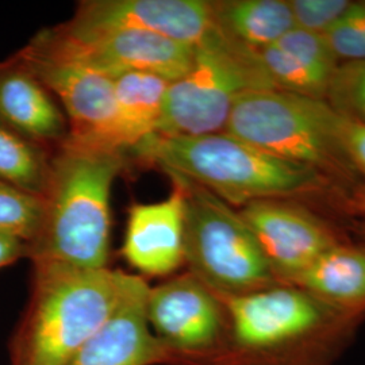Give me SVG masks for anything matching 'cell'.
Masks as SVG:
<instances>
[{"instance_id": "6da1fadb", "label": "cell", "mask_w": 365, "mask_h": 365, "mask_svg": "<svg viewBox=\"0 0 365 365\" xmlns=\"http://www.w3.org/2000/svg\"><path fill=\"white\" fill-rule=\"evenodd\" d=\"M123 152L66 138L51 160L45 215L26 257L81 269L107 268L111 188L125 168Z\"/></svg>"}, {"instance_id": "7a4b0ae2", "label": "cell", "mask_w": 365, "mask_h": 365, "mask_svg": "<svg viewBox=\"0 0 365 365\" xmlns=\"http://www.w3.org/2000/svg\"><path fill=\"white\" fill-rule=\"evenodd\" d=\"M129 153L144 165L196 182L233 207L313 194L327 182L318 172L272 156L226 131L153 134Z\"/></svg>"}, {"instance_id": "3957f363", "label": "cell", "mask_w": 365, "mask_h": 365, "mask_svg": "<svg viewBox=\"0 0 365 365\" xmlns=\"http://www.w3.org/2000/svg\"><path fill=\"white\" fill-rule=\"evenodd\" d=\"M128 274L36 262L31 295L10 344L11 365H69L117 309Z\"/></svg>"}, {"instance_id": "277c9868", "label": "cell", "mask_w": 365, "mask_h": 365, "mask_svg": "<svg viewBox=\"0 0 365 365\" xmlns=\"http://www.w3.org/2000/svg\"><path fill=\"white\" fill-rule=\"evenodd\" d=\"M345 125L327 101L267 90L240 98L223 131L325 179L353 182L360 173L345 148Z\"/></svg>"}, {"instance_id": "5b68a950", "label": "cell", "mask_w": 365, "mask_h": 365, "mask_svg": "<svg viewBox=\"0 0 365 365\" xmlns=\"http://www.w3.org/2000/svg\"><path fill=\"white\" fill-rule=\"evenodd\" d=\"M267 90L274 87L260 53L214 26L195 45L188 72L170 83L156 134L203 135L223 131L240 98Z\"/></svg>"}, {"instance_id": "8992f818", "label": "cell", "mask_w": 365, "mask_h": 365, "mask_svg": "<svg viewBox=\"0 0 365 365\" xmlns=\"http://www.w3.org/2000/svg\"><path fill=\"white\" fill-rule=\"evenodd\" d=\"M184 190V259L220 299L279 284L241 212L178 175Z\"/></svg>"}, {"instance_id": "52a82bcc", "label": "cell", "mask_w": 365, "mask_h": 365, "mask_svg": "<svg viewBox=\"0 0 365 365\" xmlns=\"http://www.w3.org/2000/svg\"><path fill=\"white\" fill-rule=\"evenodd\" d=\"M29 46L92 66L117 78L144 72L168 80L182 78L192 66L195 46L133 30H93L68 24L39 31Z\"/></svg>"}, {"instance_id": "ba28073f", "label": "cell", "mask_w": 365, "mask_h": 365, "mask_svg": "<svg viewBox=\"0 0 365 365\" xmlns=\"http://www.w3.org/2000/svg\"><path fill=\"white\" fill-rule=\"evenodd\" d=\"M16 58L49 90L69 125V140L118 150L113 138L115 78L27 45ZM120 152V150H119Z\"/></svg>"}, {"instance_id": "9c48e42d", "label": "cell", "mask_w": 365, "mask_h": 365, "mask_svg": "<svg viewBox=\"0 0 365 365\" xmlns=\"http://www.w3.org/2000/svg\"><path fill=\"white\" fill-rule=\"evenodd\" d=\"M235 339L248 349H274L309 336L327 318V304L295 286L221 298Z\"/></svg>"}, {"instance_id": "30bf717a", "label": "cell", "mask_w": 365, "mask_h": 365, "mask_svg": "<svg viewBox=\"0 0 365 365\" xmlns=\"http://www.w3.org/2000/svg\"><path fill=\"white\" fill-rule=\"evenodd\" d=\"M240 212L279 283L289 284L319 256L339 244L315 215L279 199L250 203Z\"/></svg>"}, {"instance_id": "8fae6325", "label": "cell", "mask_w": 365, "mask_h": 365, "mask_svg": "<svg viewBox=\"0 0 365 365\" xmlns=\"http://www.w3.org/2000/svg\"><path fill=\"white\" fill-rule=\"evenodd\" d=\"M68 25L93 30H133L195 46L214 27L206 0H87Z\"/></svg>"}, {"instance_id": "7c38bea8", "label": "cell", "mask_w": 365, "mask_h": 365, "mask_svg": "<svg viewBox=\"0 0 365 365\" xmlns=\"http://www.w3.org/2000/svg\"><path fill=\"white\" fill-rule=\"evenodd\" d=\"M222 307L220 298L188 272L149 288L146 314L152 331L170 351L196 352L218 339Z\"/></svg>"}, {"instance_id": "4fadbf2b", "label": "cell", "mask_w": 365, "mask_h": 365, "mask_svg": "<svg viewBox=\"0 0 365 365\" xmlns=\"http://www.w3.org/2000/svg\"><path fill=\"white\" fill-rule=\"evenodd\" d=\"M149 286L128 274L122 298L103 327L69 365H155L170 359V348L157 339L148 322Z\"/></svg>"}, {"instance_id": "5bb4252c", "label": "cell", "mask_w": 365, "mask_h": 365, "mask_svg": "<svg viewBox=\"0 0 365 365\" xmlns=\"http://www.w3.org/2000/svg\"><path fill=\"white\" fill-rule=\"evenodd\" d=\"M172 180L170 195L156 203H134L122 245L125 260L148 276H167L178 271L184 259V190Z\"/></svg>"}, {"instance_id": "9a60e30c", "label": "cell", "mask_w": 365, "mask_h": 365, "mask_svg": "<svg viewBox=\"0 0 365 365\" xmlns=\"http://www.w3.org/2000/svg\"><path fill=\"white\" fill-rule=\"evenodd\" d=\"M49 90L16 57L0 66V119L29 140L60 146L69 137L63 108Z\"/></svg>"}, {"instance_id": "2e32d148", "label": "cell", "mask_w": 365, "mask_h": 365, "mask_svg": "<svg viewBox=\"0 0 365 365\" xmlns=\"http://www.w3.org/2000/svg\"><path fill=\"white\" fill-rule=\"evenodd\" d=\"M259 53L274 90L327 101L341 63L325 36L294 27Z\"/></svg>"}, {"instance_id": "e0dca14e", "label": "cell", "mask_w": 365, "mask_h": 365, "mask_svg": "<svg viewBox=\"0 0 365 365\" xmlns=\"http://www.w3.org/2000/svg\"><path fill=\"white\" fill-rule=\"evenodd\" d=\"M170 81L144 72H126L115 78L113 138L125 155L156 134L164 114Z\"/></svg>"}, {"instance_id": "ac0fdd59", "label": "cell", "mask_w": 365, "mask_h": 365, "mask_svg": "<svg viewBox=\"0 0 365 365\" xmlns=\"http://www.w3.org/2000/svg\"><path fill=\"white\" fill-rule=\"evenodd\" d=\"M289 284L330 309H365V249L337 244Z\"/></svg>"}, {"instance_id": "d6986e66", "label": "cell", "mask_w": 365, "mask_h": 365, "mask_svg": "<svg viewBox=\"0 0 365 365\" xmlns=\"http://www.w3.org/2000/svg\"><path fill=\"white\" fill-rule=\"evenodd\" d=\"M211 10L214 26L256 52L295 27L288 0H218Z\"/></svg>"}, {"instance_id": "ffe728a7", "label": "cell", "mask_w": 365, "mask_h": 365, "mask_svg": "<svg viewBox=\"0 0 365 365\" xmlns=\"http://www.w3.org/2000/svg\"><path fill=\"white\" fill-rule=\"evenodd\" d=\"M51 160L48 148L29 140L0 119V182L43 196Z\"/></svg>"}, {"instance_id": "44dd1931", "label": "cell", "mask_w": 365, "mask_h": 365, "mask_svg": "<svg viewBox=\"0 0 365 365\" xmlns=\"http://www.w3.org/2000/svg\"><path fill=\"white\" fill-rule=\"evenodd\" d=\"M45 215L43 196L0 182V235L27 245L38 235Z\"/></svg>"}, {"instance_id": "7402d4cb", "label": "cell", "mask_w": 365, "mask_h": 365, "mask_svg": "<svg viewBox=\"0 0 365 365\" xmlns=\"http://www.w3.org/2000/svg\"><path fill=\"white\" fill-rule=\"evenodd\" d=\"M327 101L341 115L365 122V60L339 64Z\"/></svg>"}, {"instance_id": "603a6c76", "label": "cell", "mask_w": 365, "mask_h": 365, "mask_svg": "<svg viewBox=\"0 0 365 365\" xmlns=\"http://www.w3.org/2000/svg\"><path fill=\"white\" fill-rule=\"evenodd\" d=\"M339 63L365 60V1H353L339 24L325 34Z\"/></svg>"}, {"instance_id": "cb8c5ba5", "label": "cell", "mask_w": 365, "mask_h": 365, "mask_svg": "<svg viewBox=\"0 0 365 365\" xmlns=\"http://www.w3.org/2000/svg\"><path fill=\"white\" fill-rule=\"evenodd\" d=\"M297 29L325 36L351 9L349 0H288Z\"/></svg>"}, {"instance_id": "d4e9b609", "label": "cell", "mask_w": 365, "mask_h": 365, "mask_svg": "<svg viewBox=\"0 0 365 365\" xmlns=\"http://www.w3.org/2000/svg\"><path fill=\"white\" fill-rule=\"evenodd\" d=\"M344 141L353 167L365 176V122L346 118Z\"/></svg>"}, {"instance_id": "484cf974", "label": "cell", "mask_w": 365, "mask_h": 365, "mask_svg": "<svg viewBox=\"0 0 365 365\" xmlns=\"http://www.w3.org/2000/svg\"><path fill=\"white\" fill-rule=\"evenodd\" d=\"M26 257V244L13 237L0 235V268Z\"/></svg>"}]
</instances>
